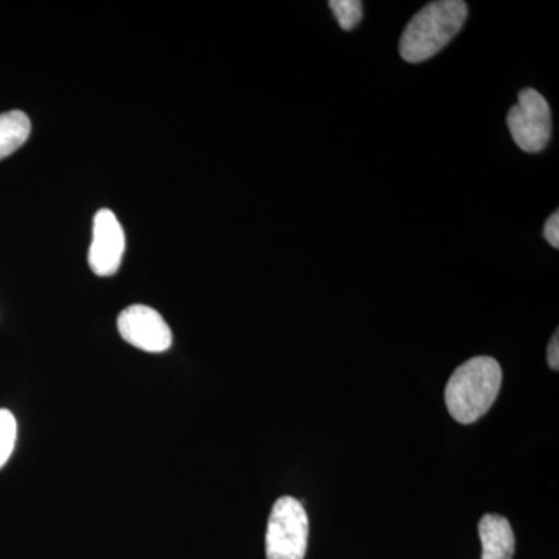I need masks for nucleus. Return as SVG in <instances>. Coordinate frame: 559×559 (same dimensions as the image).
Wrapping results in <instances>:
<instances>
[{"instance_id":"9d476101","label":"nucleus","mask_w":559,"mask_h":559,"mask_svg":"<svg viewBox=\"0 0 559 559\" xmlns=\"http://www.w3.org/2000/svg\"><path fill=\"white\" fill-rule=\"evenodd\" d=\"M17 439V421L9 409H0V469L7 465Z\"/></svg>"},{"instance_id":"f257e3e1","label":"nucleus","mask_w":559,"mask_h":559,"mask_svg":"<svg viewBox=\"0 0 559 559\" xmlns=\"http://www.w3.org/2000/svg\"><path fill=\"white\" fill-rule=\"evenodd\" d=\"M466 17L468 5L462 0H439L423 7L401 36V58L418 64L436 57L459 35Z\"/></svg>"},{"instance_id":"423d86ee","label":"nucleus","mask_w":559,"mask_h":559,"mask_svg":"<svg viewBox=\"0 0 559 559\" xmlns=\"http://www.w3.org/2000/svg\"><path fill=\"white\" fill-rule=\"evenodd\" d=\"M127 249V238L116 213L102 209L95 213L90 248V266L98 277H110L120 270Z\"/></svg>"},{"instance_id":"7ed1b4c3","label":"nucleus","mask_w":559,"mask_h":559,"mask_svg":"<svg viewBox=\"0 0 559 559\" xmlns=\"http://www.w3.org/2000/svg\"><path fill=\"white\" fill-rule=\"evenodd\" d=\"M310 521L301 502L290 496L272 507L266 530L267 559H304L307 555Z\"/></svg>"},{"instance_id":"20e7f679","label":"nucleus","mask_w":559,"mask_h":559,"mask_svg":"<svg viewBox=\"0 0 559 559\" xmlns=\"http://www.w3.org/2000/svg\"><path fill=\"white\" fill-rule=\"evenodd\" d=\"M507 124L516 145L525 153H540L551 138V110L535 90L521 91L518 105L510 109Z\"/></svg>"},{"instance_id":"39448f33","label":"nucleus","mask_w":559,"mask_h":559,"mask_svg":"<svg viewBox=\"0 0 559 559\" xmlns=\"http://www.w3.org/2000/svg\"><path fill=\"white\" fill-rule=\"evenodd\" d=\"M120 336L146 353H164L171 347L173 333L159 312L146 305H132L117 320Z\"/></svg>"},{"instance_id":"1a4fd4ad","label":"nucleus","mask_w":559,"mask_h":559,"mask_svg":"<svg viewBox=\"0 0 559 559\" xmlns=\"http://www.w3.org/2000/svg\"><path fill=\"white\" fill-rule=\"evenodd\" d=\"M329 5L342 31H355L362 21L364 5L359 0H331Z\"/></svg>"},{"instance_id":"0eeeda50","label":"nucleus","mask_w":559,"mask_h":559,"mask_svg":"<svg viewBox=\"0 0 559 559\" xmlns=\"http://www.w3.org/2000/svg\"><path fill=\"white\" fill-rule=\"evenodd\" d=\"M479 535L481 559H513L516 539L507 518L485 514L479 522Z\"/></svg>"},{"instance_id":"f8f14e48","label":"nucleus","mask_w":559,"mask_h":559,"mask_svg":"<svg viewBox=\"0 0 559 559\" xmlns=\"http://www.w3.org/2000/svg\"><path fill=\"white\" fill-rule=\"evenodd\" d=\"M547 359L551 370L559 369V333L555 331L554 337L550 340L549 349H547Z\"/></svg>"},{"instance_id":"9b49d317","label":"nucleus","mask_w":559,"mask_h":559,"mask_svg":"<svg viewBox=\"0 0 559 559\" xmlns=\"http://www.w3.org/2000/svg\"><path fill=\"white\" fill-rule=\"evenodd\" d=\"M544 238L551 246V248H559V212L554 213L549 219L544 224Z\"/></svg>"},{"instance_id":"6e6552de","label":"nucleus","mask_w":559,"mask_h":559,"mask_svg":"<svg viewBox=\"0 0 559 559\" xmlns=\"http://www.w3.org/2000/svg\"><path fill=\"white\" fill-rule=\"evenodd\" d=\"M32 121L22 110L0 114V160L16 153L31 138Z\"/></svg>"},{"instance_id":"f03ea898","label":"nucleus","mask_w":559,"mask_h":559,"mask_svg":"<svg viewBox=\"0 0 559 559\" xmlns=\"http://www.w3.org/2000/svg\"><path fill=\"white\" fill-rule=\"evenodd\" d=\"M502 385V367L495 358L476 356L452 373L444 390L448 411L455 421L471 425L484 417Z\"/></svg>"}]
</instances>
